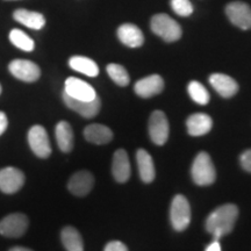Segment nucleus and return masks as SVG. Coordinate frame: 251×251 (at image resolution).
Returning <instances> with one entry per match:
<instances>
[{"label": "nucleus", "mask_w": 251, "mask_h": 251, "mask_svg": "<svg viewBox=\"0 0 251 251\" xmlns=\"http://www.w3.org/2000/svg\"><path fill=\"white\" fill-rule=\"evenodd\" d=\"M238 218V208L233 203L218 207L206 220V229L209 234L219 240L233 230Z\"/></svg>", "instance_id": "1"}, {"label": "nucleus", "mask_w": 251, "mask_h": 251, "mask_svg": "<svg viewBox=\"0 0 251 251\" xmlns=\"http://www.w3.org/2000/svg\"><path fill=\"white\" fill-rule=\"evenodd\" d=\"M193 181L199 186H207L215 181L216 172L211 157L205 151L198 153L191 170Z\"/></svg>", "instance_id": "2"}, {"label": "nucleus", "mask_w": 251, "mask_h": 251, "mask_svg": "<svg viewBox=\"0 0 251 251\" xmlns=\"http://www.w3.org/2000/svg\"><path fill=\"white\" fill-rule=\"evenodd\" d=\"M150 26L153 33L162 37L166 42H175L181 36V28L179 25L166 14H157L152 17Z\"/></svg>", "instance_id": "3"}, {"label": "nucleus", "mask_w": 251, "mask_h": 251, "mask_svg": "<svg viewBox=\"0 0 251 251\" xmlns=\"http://www.w3.org/2000/svg\"><path fill=\"white\" fill-rule=\"evenodd\" d=\"M170 218L172 227L177 231L185 230L190 225L191 207L186 198L181 196V194L176 196L172 200Z\"/></svg>", "instance_id": "4"}, {"label": "nucleus", "mask_w": 251, "mask_h": 251, "mask_svg": "<svg viewBox=\"0 0 251 251\" xmlns=\"http://www.w3.org/2000/svg\"><path fill=\"white\" fill-rule=\"evenodd\" d=\"M28 224V218L23 213L9 214L0 221V234L12 238L21 237L26 233Z\"/></svg>", "instance_id": "5"}, {"label": "nucleus", "mask_w": 251, "mask_h": 251, "mask_svg": "<svg viewBox=\"0 0 251 251\" xmlns=\"http://www.w3.org/2000/svg\"><path fill=\"white\" fill-rule=\"evenodd\" d=\"M28 143L30 149L40 158H48L51 153L48 134L42 126H33L28 131Z\"/></svg>", "instance_id": "6"}, {"label": "nucleus", "mask_w": 251, "mask_h": 251, "mask_svg": "<svg viewBox=\"0 0 251 251\" xmlns=\"http://www.w3.org/2000/svg\"><path fill=\"white\" fill-rule=\"evenodd\" d=\"M149 135L152 142L163 146L169 137V121L162 111H155L149 119Z\"/></svg>", "instance_id": "7"}, {"label": "nucleus", "mask_w": 251, "mask_h": 251, "mask_svg": "<svg viewBox=\"0 0 251 251\" xmlns=\"http://www.w3.org/2000/svg\"><path fill=\"white\" fill-rule=\"evenodd\" d=\"M8 70L18 79L33 83L36 81L41 76V70L34 62L27 59H14L9 63Z\"/></svg>", "instance_id": "8"}, {"label": "nucleus", "mask_w": 251, "mask_h": 251, "mask_svg": "<svg viewBox=\"0 0 251 251\" xmlns=\"http://www.w3.org/2000/svg\"><path fill=\"white\" fill-rule=\"evenodd\" d=\"M64 93H67L71 98L84 100V101H91V100L96 99L98 97L96 90L89 83L76 77H69L65 80Z\"/></svg>", "instance_id": "9"}, {"label": "nucleus", "mask_w": 251, "mask_h": 251, "mask_svg": "<svg viewBox=\"0 0 251 251\" xmlns=\"http://www.w3.org/2000/svg\"><path fill=\"white\" fill-rule=\"evenodd\" d=\"M226 14L231 24L241 29L247 30L251 28V7L246 2H230L226 7Z\"/></svg>", "instance_id": "10"}, {"label": "nucleus", "mask_w": 251, "mask_h": 251, "mask_svg": "<svg viewBox=\"0 0 251 251\" xmlns=\"http://www.w3.org/2000/svg\"><path fill=\"white\" fill-rule=\"evenodd\" d=\"M63 100H64L65 105L72 111L77 112L81 117L86 119H92L98 115L101 108V101H100L99 97L96 99L91 100V101H84V100H77L69 97L67 93H63Z\"/></svg>", "instance_id": "11"}, {"label": "nucleus", "mask_w": 251, "mask_h": 251, "mask_svg": "<svg viewBox=\"0 0 251 251\" xmlns=\"http://www.w3.org/2000/svg\"><path fill=\"white\" fill-rule=\"evenodd\" d=\"M25 184L24 172L15 168H4L0 170V190L4 193L18 192Z\"/></svg>", "instance_id": "12"}, {"label": "nucleus", "mask_w": 251, "mask_h": 251, "mask_svg": "<svg viewBox=\"0 0 251 251\" xmlns=\"http://www.w3.org/2000/svg\"><path fill=\"white\" fill-rule=\"evenodd\" d=\"M94 185V177L90 171H78L70 178L68 184L69 191L77 197H84L89 194Z\"/></svg>", "instance_id": "13"}, {"label": "nucleus", "mask_w": 251, "mask_h": 251, "mask_svg": "<svg viewBox=\"0 0 251 251\" xmlns=\"http://www.w3.org/2000/svg\"><path fill=\"white\" fill-rule=\"evenodd\" d=\"M164 89V80L158 75H151L135 84V92L141 98H150V97L159 94Z\"/></svg>", "instance_id": "14"}, {"label": "nucleus", "mask_w": 251, "mask_h": 251, "mask_svg": "<svg viewBox=\"0 0 251 251\" xmlns=\"http://www.w3.org/2000/svg\"><path fill=\"white\" fill-rule=\"evenodd\" d=\"M112 174L114 179L119 183H126L130 177L129 157L124 149H119L113 156Z\"/></svg>", "instance_id": "15"}, {"label": "nucleus", "mask_w": 251, "mask_h": 251, "mask_svg": "<svg viewBox=\"0 0 251 251\" xmlns=\"http://www.w3.org/2000/svg\"><path fill=\"white\" fill-rule=\"evenodd\" d=\"M209 83L216 92L224 98H230L238 91V84L231 77L224 74H213L209 77Z\"/></svg>", "instance_id": "16"}, {"label": "nucleus", "mask_w": 251, "mask_h": 251, "mask_svg": "<svg viewBox=\"0 0 251 251\" xmlns=\"http://www.w3.org/2000/svg\"><path fill=\"white\" fill-rule=\"evenodd\" d=\"M118 37L125 46L129 48H139L144 42L143 33L133 24L121 25L118 29Z\"/></svg>", "instance_id": "17"}, {"label": "nucleus", "mask_w": 251, "mask_h": 251, "mask_svg": "<svg viewBox=\"0 0 251 251\" xmlns=\"http://www.w3.org/2000/svg\"><path fill=\"white\" fill-rule=\"evenodd\" d=\"M186 126L188 134L192 136H202L212 129L213 121L205 113H196L187 119Z\"/></svg>", "instance_id": "18"}, {"label": "nucleus", "mask_w": 251, "mask_h": 251, "mask_svg": "<svg viewBox=\"0 0 251 251\" xmlns=\"http://www.w3.org/2000/svg\"><path fill=\"white\" fill-rule=\"evenodd\" d=\"M84 137L93 144H107L113 139V131L103 125L93 124L84 129Z\"/></svg>", "instance_id": "19"}, {"label": "nucleus", "mask_w": 251, "mask_h": 251, "mask_svg": "<svg viewBox=\"0 0 251 251\" xmlns=\"http://www.w3.org/2000/svg\"><path fill=\"white\" fill-rule=\"evenodd\" d=\"M136 161L141 179H142L143 183H151L155 179L156 175L152 157L144 149H140L136 153Z\"/></svg>", "instance_id": "20"}, {"label": "nucleus", "mask_w": 251, "mask_h": 251, "mask_svg": "<svg viewBox=\"0 0 251 251\" xmlns=\"http://www.w3.org/2000/svg\"><path fill=\"white\" fill-rule=\"evenodd\" d=\"M15 21L31 29H41L46 25V19L39 12L28 11V9H17L13 13Z\"/></svg>", "instance_id": "21"}, {"label": "nucleus", "mask_w": 251, "mask_h": 251, "mask_svg": "<svg viewBox=\"0 0 251 251\" xmlns=\"http://www.w3.org/2000/svg\"><path fill=\"white\" fill-rule=\"evenodd\" d=\"M56 141L63 152H70L74 148V131L69 122H58L55 128Z\"/></svg>", "instance_id": "22"}, {"label": "nucleus", "mask_w": 251, "mask_h": 251, "mask_svg": "<svg viewBox=\"0 0 251 251\" xmlns=\"http://www.w3.org/2000/svg\"><path fill=\"white\" fill-rule=\"evenodd\" d=\"M69 65L72 70L80 72L89 77H96L99 74V68L97 63L89 57H84V56H72L69 59Z\"/></svg>", "instance_id": "23"}, {"label": "nucleus", "mask_w": 251, "mask_h": 251, "mask_svg": "<svg viewBox=\"0 0 251 251\" xmlns=\"http://www.w3.org/2000/svg\"><path fill=\"white\" fill-rule=\"evenodd\" d=\"M62 243L65 249L68 251H83L84 250V243L83 238H81L79 231L76 228L68 227L63 228L62 234Z\"/></svg>", "instance_id": "24"}, {"label": "nucleus", "mask_w": 251, "mask_h": 251, "mask_svg": "<svg viewBox=\"0 0 251 251\" xmlns=\"http://www.w3.org/2000/svg\"><path fill=\"white\" fill-rule=\"evenodd\" d=\"M9 40L17 48L24 50V51H33L34 50V41L27 35L25 31L21 29H12L9 33Z\"/></svg>", "instance_id": "25"}, {"label": "nucleus", "mask_w": 251, "mask_h": 251, "mask_svg": "<svg viewBox=\"0 0 251 251\" xmlns=\"http://www.w3.org/2000/svg\"><path fill=\"white\" fill-rule=\"evenodd\" d=\"M187 91L193 101L199 105H207L209 101V93L205 86L199 81H191L187 86Z\"/></svg>", "instance_id": "26"}, {"label": "nucleus", "mask_w": 251, "mask_h": 251, "mask_svg": "<svg viewBox=\"0 0 251 251\" xmlns=\"http://www.w3.org/2000/svg\"><path fill=\"white\" fill-rule=\"evenodd\" d=\"M107 74L108 76L111 77V79L117 83L119 86H127L129 84L130 78L129 75L126 69L120 64H112L107 65Z\"/></svg>", "instance_id": "27"}, {"label": "nucleus", "mask_w": 251, "mask_h": 251, "mask_svg": "<svg viewBox=\"0 0 251 251\" xmlns=\"http://www.w3.org/2000/svg\"><path fill=\"white\" fill-rule=\"evenodd\" d=\"M171 7L179 17H188L193 13V6L190 0H171Z\"/></svg>", "instance_id": "28"}, {"label": "nucleus", "mask_w": 251, "mask_h": 251, "mask_svg": "<svg viewBox=\"0 0 251 251\" xmlns=\"http://www.w3.org/2000/svg\"><path fill=\"white\" fill-rule=\"evenodd\" d=\"M240 162L244 170L251 172V149L247 150V151H244L242 155H241Z\"/></svg>", "instance_id": "29"}, {"label": "nucleus", "mask_w": 251, "mask_h": 251, "mask_svg": "<svg viewBox=\"0 0 251 251\" xmlns=\"http://www.w3.org/2000/svg\"><path fill=\"white\" fill-rule=\"evenodd\" d=\"M103 251H128V249L122 242H119V241H112V242H109L107 246L105 247V250Z\"/></svg>", "instance_id": "30"}, {"label": "nucleus", "mask_w": 251, "mask_h": 251, "mask_svg": "<svg viewBox=\"0 0 251 251\" xmlns=\"http://www.w3.org/2000/svg\"><path fill=\"white\" fill-rule=\"evenodd\" d=\"M7 126H8L7 117H6L4 112H0V135L5 133V130L7 129Z\"/></svg>", "instance_id": "31"}, {"label": "nucleus", "mask_w": 251, "mask_h": 251, "mask_svg": "<svg viewBox=\"0 0 251 251\" xmlns=\"http://www.w3.org/2000/svg\"><path fill=\"white\" fill-rule=\"evenodd\" d=\"M206 251H221V246H220L219 241L215 240L214 242L209 244V246L206 248Z\"/></svg>", "instance_id": "32"}, {"label": "nucleus", "mask_w": 251, "mask_h": 251, "mask_svg": "<svg viewBox=\"0 0 251 251\" xmlns=\"http://www.w3.org/2000/svg\"><path fill=\"white\" fill-rule=\"evenodd\" d=\"M9 251H33V250L28 249V248H24V247H15V248H12Z\"/></svg>", "instance_id": "33"}, {"label": "nucleus", "mask_w": 251, "mask_h": 251, "mask_svg": "<svg viewBox=\"0 0 251 251\" xmlns=\"http://www.w3.org/2000/svg\"><path fill=\"white\" fill-rule=\"evenodd\" d=\"M0 93H1V85H0Z\"/></svg>", "instance_id": "34"}]
</instances>
